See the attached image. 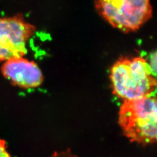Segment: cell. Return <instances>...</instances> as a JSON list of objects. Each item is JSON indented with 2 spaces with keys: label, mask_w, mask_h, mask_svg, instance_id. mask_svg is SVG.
I'll use <instances>...</instances> for the list:
<instances>
[{
  "label": "cell",
  "mask_w": 157,
  "mask_h": 157,
  "mask_svg": "<svg viewBox=\"0 0 157 157\" xmlns=\"http://www.w3.org/2000/svg\"><path fill=\"white\" fill-rule=\"evenodd\" d=\"M110 79L113 93L123 101L157 94V79L141 56L120 58L110 69Z\"/></svg>",
  "instance_id": "1"
},
{
  "label": "cell",
  "mask_w": 157,
  "mask_h": 157,
  "mask_svg": "<svg viewBox=\"0 0 157 157\" xmlns=\"http://www.w3.org/2000/svg\"><path fill=\"white\" fill-rule=\"evenodd\" d=\"M118 123L130 141L141 145L157 144V94L123 101Z\"/></svg>",
  "instance_id": "2"
},
{
  "label": "cell",
  "mask_w": 157,
  "mask_h": 157,
  "mask_svg": "<svg viewBox=\"0 0 157 157\" xmlns=\"http://www.w3.org/2000/svg\"><path fill=\"white\" fill-rule=\"evenodd\" d=\"M98 13L113 27L125 32L139 29L152 16L148 0H100L95 2Z\"/></svg>",
  "instance_id": "3"
},
{
  "label": "cell",
  "mask_w": 157,
  "mask_h": 157,
  "mask_svg": "<svg viewBox=\"0 0 157 157\" xmlns=\"http://www.w3.org/2000/svg\"><path fill=\"white\" fill-rule=\"evenodd\" d=\"M35 31L22 13L0 17V62L26 54L27 42Z\"/></svg>",
  "instance_id": "4"
},
{
  "label": "cell",
  "mask_w": 157,
  "mask_h": 157,
  "mask_svg": "<svg viewBox=\"0 0 157 157\" xmlns=\"http://www.w3.org/2000/svg\"><path fill=\"white\" fill-rule=\"evenodd\" d=\"M1 72L12 85L22 89L40 86L44 79L37 63L23 56L13 58L4 62Z\"/></svg>",
  "instance_id": "5"
},
{
  "label": "cell",
  "mask_w": 157,
  "mask_h": 157,
  "mask_svg": "<svg viewBox=\"0 0 157 157\" xmlns=\"http://www.w3.org/2000/svg\"><path fill=\"white\" fill-rule=\"evenodd\" d=\"M148 62L153 75L155 78L157 79V50L149 54V61Z\"/></svg>",
  "instance_id": "6"
},
{
  "label": "cell",
  "mask_w": 157,
  "mask_h": 157,
  "mask_svg": "<svg viewBox=\"0 0 157 157\" xmlns=\"http://www.w3.org/2000/svg\"><path fill=\"white\" fill-rule=\"evenodd\" d=\"M0 157H12L7 150L6 141L2 139H0Z\"/></svg>",
  "instance_id": "7"
}]
</instances>
